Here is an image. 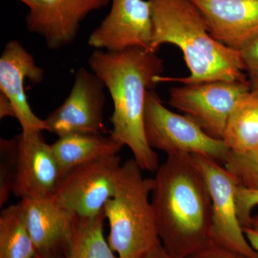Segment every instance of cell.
I'll list each match as a JSON object with an SVG mask.
<instances>
[{
  "mask_svg": "<svg viewBox=\"0 0 258 258\" xmlns=\"http://www.w3.org/2000/svg\"><path fill=\"white\" fill-rule=\"evenodd\" d=\"M153 186L134 159L120 166L114 195L103 208L109 224L107 240L119 258H140L161 242L150 200Z\"/></svg>",
  "mask_w": 258,
  "mask_h": 258,
  "instance_id": "obj_4",
  "label": "cell"
},
{
  "mask_svg": "<svg viewBox=\"0 0 258 258\" xmlns=\"http://www.w3.org/2000/svg\"><path fill=\"white\" fill-rule=\"evenodd\" d=\"M123 147L111 136L106 137L103 134H68L51 144L61 177L76 166L118 154Z\"/></svg>",
  "mask_w": 258,
  "mask_h": 258,
  "instance_id": "obj_16",
  "label": "cell"
},
{
  "mask_svg": "<svg viewBox=\"0 0 258 258\" xmlns=\"http://www.w3.org/2000/svg\"><path fill=\"white\" fill-rule=\"evenodd\" d=\"M120 166L115 154L76 166L60 178L51 200L76 218L98 216L114 195Z\"/></svg>",
  "mask_w": 258,
  "mask_h": 258,
  "instance_id": "obj_6",
  "label": "cell"
},
{
  "mask_svg": "<svg viewBox=\"0 0 258 258\" xmlns=\"http://www.w3.org/2000/svg\"><path fill=\"white\" fill-rule=\"evenodd\" d=\"M140 258H179L172 255L168 252L161 242H159L154 248L149 250L147 253L144 254Z\"/></svg>",
  "mask_w": 258,
  "mask_h": 258,
  "instance_id": "obj_27",
  "label": "cell"
},
{
  "mask_svg": "<svg viewBox=\"0 0 258 258\" xmlns=\"http://www.w3.org/2000/svg\"><path fill=\"white\" fill-rule=\"evenodd\" d=\"M242 230L247 242L258 254V214L252 215L249 221L242 226Z\"/></svg>",
  "mask_w": 258,
  "mask_h": 258,
  "instance_id": "obj_25",
  "label": "cell"
},
{
  "mask_svg": "<svg viewBox=\"0 0 258 258\" xmlns=\"http://www.w3.org/2000/svg\"><path fill=\"white\" fill-rule=\"evenodd\" d=\"M251 89L249 81L184 85L169 90V104L184 113L210 137L222 140L234 108Z\"/></svg>",
  "mask_w": 258,
  "mask_h": 258,
  "instance_id": "obj_7",
  "label": "cell"
},
{
  "mask_svg": "<svg viewBox=\"0 0 258 258\" xmlns=\"http://www.w3.org/2000/svg\"><path fill=\"white\" fill-rule=\"evenodd\" d=\"M36 249L20 203L5 208L0 215V258H34Z\"/></svg>",
  "mask_w": 258,
  "mask_h": 258,
  "instance_id": "obj_19",
  "label": "cell"
},
{
  "mask_svg": "<svg viewBox=\"0 0 258 258\" xmlns=\"http://www.w3.org/2000/svg\"><path fill=\"white\" fill-rule=\"evenodd\" d=\"M224 167L233 176L240 186L258 190V146L244 153L230 151Z\"/></svg>",
  "mask_w": 258,
  "mask_h": 258,
  "instance_id": "obj_20",
  "label": "cell"
},
{
  "mask_svg": "<svg viewBox=\"0 0 258 258\" xmlns=\"http://www.w3.org/2000/svg\"><path fill=\"white\" fill-rule=\"evenodd\" d=\"M153 178L158 235L172 255L188 258L212 243V203L191 154L168 155Z\"/></svg>",
  "mask_w": 258,
  "mask_h": 258,
  "instance_id": "obj_1",
  "label": "cell"
},
{
  "mask_svg": "<svg viewBox=\"0 0 258 258\" xmlns=\"http://www.w3.org/2000/svg\"><path fill=\"white\" fill-rule=\"evenodd\" d=\"M26 5V28L43 39L50 50L76 40L81 24L90 13L105 8L110 0H18Z\"/></svg>",
  "mask_w": 258,
  "mask_h": 258,
  "instance_id": "obj_11",
  "label": "cell"
},
{
  "mask_svg": "<svg viewBox=\"0 0 258 258\" xmlns=\"http://www.w3.org/2000/svg\"><path fill=\"white\" fill-rule=\"evenodd\" d=\"M152 35L149 0H111L109 13L90 35L88 45L111 52L136 47L152 51Z\"/></svg>",
  "mask_w": 258,
  "mask_h": 258,
  "instance_id": "obj_10",
  "label": "cell"
},
{
  "mask_svg": "<svg viewBox=\"0 0 258 258\" xmlns=\"http://www.w3.org/2000/svg\"><path fill=\"white\" fill-rule=\"evenodd\" d=\"M144 131L149 145L167 156L200 154L224 165L230 155L223 140L212 138L186 115L166 108L154 90L146 96Z\"/></svg>",
  "mask_w": 258,
  "mask_h": 258,
  "instance_id": "obj_5",
  "label": "cell"
},
{
  "mask_svg": "<svg viewBox=\"0 0 258 258\" xmlns=\"http://www.w3.org/2000/svg\"><path fill=\"white\" fill-rule=\"evenodd\" d=\"M222 140L232 152H247L257 147L258 88H252L237 102Z\"/></svg>",
  "mask_w": 258,
  "mask_h": 258,
  "instance_id": "obj_17",
  "label": "cell"
},
{
  "mask_svg": "<svg viewBox=\"0 0 258 258\" xmlns=\"http://www.w3.org/2000/svg\"><path fill=\"white\" fill-rule=\"evenodd\" d=\"M19 203L37 255L64 257L74 232V215L51 199H22Z\"/></svg>",
  "mask_w": 258,
  "mask_h": 258,
  "instance_id": "obj_15",
  "label": "cell"
},
{
  "mask_svg": "<svg viewBox=\"0 0 258 258\" xmlns=\"http://www.w3.org/2000/svg\"><path fill=\"white\" fill-rule=\"evenodd\" d=\"M44 79L45 71L37 66L32 54L18 40H10L0 57V93L14 107L15 118L21 125L22 132L47 131L45 120L32 111L24 88L26 79L40 83Z\"/></svg>",
  "mask_w": 258,
  "mask_h": 258,
  "instance_id": "obj_13",
  "label": "cell"
},
{
  "mask_svg": "<svg viewBox=\"0 0 258 258\" xmlns=\"http://www.w3.org/2000/svg\"><path fill=\"white\" fill-rule=\"evenodd\" d=\"M0 206L8 203L10 195L13 193L16 170V139L0 141Z\"/></svg>",
  "mask_w": 258,
  "mask_h": 258,
  "instance_id": "obj_21",
  "label": "cell"
},
{
  "mask_svg": "<svg viewBox=\"0 0 258 258\" xmlns=\"http://www.w3.org/2000/svg\"><path fill=\"white\" fill-rule=\"evenodd\" d=\"M191 155L211 195L212 242L248 258H258L244 236L237 215V181L216 161L200 154Z\"/></svg>",
  "mask_w": 258,
  "mask_h": 258,
  "instance_id": "obj_8",
  "label": "cell"
},
{
  "mask_svg": "<svg viewBox=\"0 0 258 258\" xmlns=\"http://www.w3.org/2000/svg\"><path fill=\"white\" fill-rule=\"evenodd\" d=\"M104 211L89 219L75 217L72 238L64 258H119L103 233Z\"/></svg>",
  "mask_w": 258,
  "mask_h": 258,
  "instance_id": "obj_18",
  "label": "cell"
},
{
  "mask_svg": "<svg viewBox=\"0 0 258 258\" xmlns=\"http://www.w3.org/2000/svg\"><path fill=\"white\" fill-rule=\"evenodd\" d=\"M217 41L240 51L258 37V0H191Z\"/></svg>",
  "mask_w": 258,
  "mask_h": 258,
  "instance_id": "obj_14",
  "label": "cell"
},
{
  "mask_svg": "<svg viewBox=\"0 0 258 258\" xmlns=\"http://www.w3.org/2000/svg\"><path fill=\"white\" fill-rule=\"evenodd\" d=\"M240 54L251 87L258 88V37L243 47Z\"/></svg>",
  "mask_w": 258,
  "mask_h": 258,
  "instance_id": "obj_23",
  "label": "cell"
},
{
  "mask_svg": "<svg viewBox=\"0 0 258 258\" xmlns=\"http://www.w3.org/2000/svg\"><path fill=\"white\" fill-rule=\"evenodd\" d=\"M104 83L94 73L81 68L69 96L45 120L47 132L57 137L71 134H103Z\"/></svg>",
  "mask_w": 258,
  "mask_h": 258,
  "instance_id": "obj_9",
  "label": "cell"
},
{
  "mask_svg": "<svg viewBox=\"0 0 258 258\" xmlns=\"http://www.w3.org/2000/svg\"><path fill=\"white\" fill-rule=\"evenodd\" d=\"M152 8V50L163 44H171L182 51L189 70L187 77L158 76L157 83L177 82L184 85L247 80L240 51L217 41L208 25L191 0H149Z\"/></svg>",
  "mask_w": 258,
  "mask_h": 258,
  "instance_id": "obj_3",
  "label": "cell"
},
{
  "mask_svg": "<svg viewBox=\"0 0 258 258\" xmlns=\"http://www.w3.org/2000/svg\"><path fill=\"white\" fill-rule=\"evenodd\" d=\"M88 64L113 101L111 137L132 150L142 170L156 172L159 157L146 138L144 110L147 91L156 87L154 79L164 71V60L157 52L136 47L117 52L95 50Z\"/></svg>",
  "mask_w": 258,
  "mask_h": 258,
  "instance_id": "obj_2",
  "label": "cell"
},
{
  "mask_svg": "<svg viewBox=\"0 0 258 258\" xmlns=\"http://www.w3.org/2000/svg\"><path fill=\"white\" fill-rule=\"evenodd\" d=\"M42 132H22L16 139L13 193L22 199H52L60 179L58 164Z\"/></svg>",
  "mask_w": 258,
  "mask_h": 258,
  "instance_id": "obj_12",
  "label": "cell"
},
{
  "mask_svg": "<svg viewBox=\"0 0 258 258\" xmlns=\"http://www.w3.org/2000/svg\"><path fill=\"white\" fill-rule=\"evenodd\" d=\"M34 258H44V257H40V256L37 255V254H36V255H35V257H34Z\"/></svg>",
  "mask_w": 258,
  "mask_h": 258,
  "instance_id": "obj_28",
  "label": "cell"
},
{
  "mask_svg": "<svg viewBox=\"0 0 258 258\" xmlns=\"http://www.w3.org/2000/svg\"><path fill=\"white\" fill-rule=\"evenodd\" d=\"M235 198L237 215L242 227L249 221L252 210L258 205V190L247 189L238 185Z\"/></svg>",
  "mask_w": 258,
  "mask_h": 258,
  "instance_id": "obj_22",
  "label": "cell"
},
{
  "mask_svg": "<svg viewBox=\"0 0 258 258\" xmlns=\"http://www.w3.org/2000/svg\"><path fill=\"white\" fill-rule=\"evenodd\" d=\"M7 116L15 117L14 107L8 98L0 93V118L3 119Z\"/></svg>",
  "mask_w": 258,
  "mask_h": 258,
  "instance_id": "obj_26",
  "label": "cell"
},
{
  "mask_svg": "<svg viewBox=\"0 0 258 258\" xmlns=\"http://www.w3.org/2000/svg\"><path fill=\"white\" fill-rule=\"evenodd\" d=\"M188 258H248L243 254L212 242Z\"/></svg>",
  "mask_w": 258,
  "mask_h": 258,
  "instance_id": "obj_24",
  "label": "cell"
}]
</instances>
